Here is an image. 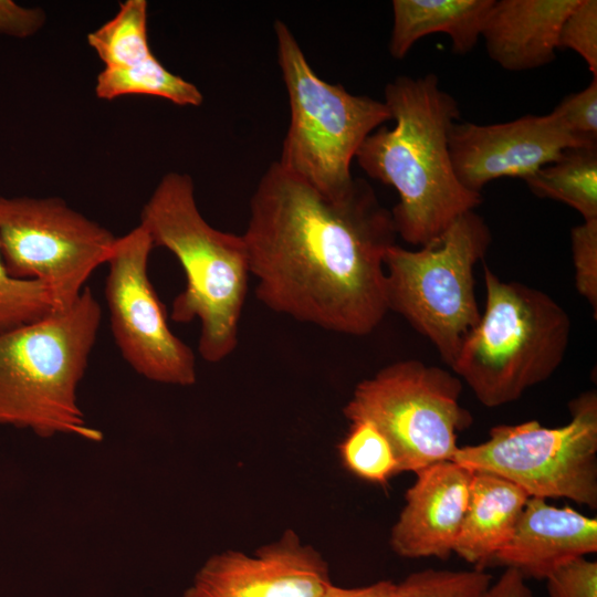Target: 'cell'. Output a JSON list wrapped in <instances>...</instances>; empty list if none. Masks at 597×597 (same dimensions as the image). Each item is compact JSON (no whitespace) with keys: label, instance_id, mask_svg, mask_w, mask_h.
Returning a JSON list of instances; mask_svg holds the SVG:
<instances>
[{"label":"cell","instance_id":"cell-25","mask_svg":"<svg viewBox=\"0 0 597 597\" xmlns=\"http://www.w3.org/2000/svg\"><path fill=\"white\" fill-rule=\"evenodd\" d=\"M558 49L575 51L597 76V1L578 0L566 17L558 36Z\"/></svg>","mask_w":597,"mask_h":597},{"label":"cell","instance_id":"cell-26","mask_svg":"<svg viewBox=\"0 0 597 597\" xmlns=\"http://www.w3.org/2000/svg\"><path fill=\"white\" fill-rule=\"evenodd\" d=\"M572 254L578 293L597 310V219L572 229Z\"/></svg>","mask_w":597,"mask_h":597},{"label":"cell","instance_id":"cell-17","mask_svg":"<svg viewBox=\"0 0 597 597\" xmlns=\"http://www.w3.org/2000/svg\"><path fill=\"white\" fill-rule=\"evenodd\" d=\"M528 495L496 474L473 471L467 511L453 553L476 569L511 540Z\"/></svg>","mask_w":597,"mask_h":597},{"label":"cell","instance_id":"cell-3","mask_svg":"<svg viewBox=\"0 0 597 597\" xmlns=\"http://www.w3.org/2000/svg\"><path fill=\"white\" fill-rule=\"evenodd\" d=\"M139 224L154 248L170 251L184 269L186 285L172 301V321L198 320L200 356L222 362L238 346L251 275L242 234L209 224L198 208L192 178L178 171L160 178L143 206Z\"/></svg>","mask_w":597,"mask_h":597},{"label":"cell","instance_id":"cell-15","mask_svg":"<svg viewBox=\"0 0 597 597\" xmlns=\"http://www.w3.org/2000/svg\"><path fill=\"white\" fill-rule=\"evenodd\" d=\"M596 552V517L531 496L511 540L491 564L515 569L525 579H546L565 563Z\"/></svg>","mask_w":597,"mask_h":597},{"label":"cell","instance_id":"cell-19","mask_svg":"<svg viewBox=\"0 0 597 597\" xmlns=\"http://www.w3.org/2000/svg\"><path fill=\"white\" fill-rule=\"evenodd\" d=\"M542 198L564 202L584 221L597 219V146L567 149L559 159L525 179Z\"/></svg>","mask_w":597,"mask_h":597},{"label":"cell","instance_id":"cell-12","mask_svg":"<svg viewBox=\"0 0 597 597\" xmlns=\"http://www.w3.org/2000/svg\"><path fill=\"white\" fill-rule=\"evenodd\" d=\"M595 146L596 140L572 134L551 114L492 125L454 123L449 134L454 172L475 192L502 177L525 180L567 149Z\"/></svg>","mask_w":597,"mask_h":597},{"label":"cell","instance_id":"cell-9","mask_svg":"<svg viewBox=\"0 0 597 597\" xmlns=\"http://www.w3.org/2000/svg\"><path fill=\"white\" fill-rule=\"evenodd\" d=\"M568 423L548 428L537 420L493 427L478 444L459 447L451 461L496 474L531 498L567 499L597 507V394L569 405Z\"/></svg>","mask_w":597,"mask_h":597},{"label":"cell","instance_id":"cell-10","mask_svg":"<svg viewBox=\"0 0 597 597\" xmlns=\"http://www.w3.org/2000/svg\"><path fill=\"white\" fill-rule=\"evenodd\" d=\"M117 237L59 197L0 195V252L10 275L43 282L55 311L71 306Z\"/></svg>","mask_w":597,"mask_h":597},{"label":"cell","instance_id":"cell-24","mask_svg":"<svg viewBox=\"0 0 597 597\" xmlns=\"http://www.w3.org/2000/svg\"><path fill=\"white\" fill-rule=\"evenodd\" d=\"M492 577L484 569H423L397 584L396 597H489Z\"/></svg>","mask_w":597,"mask_h":597},{"label":"cell","instance_id":"cell-4","mask_svg":"<svg viewBox=\"0 0 597 597\" xmlns=\"http://www.w3.org/2000/svg\"><path fill=\"white\" fill-rule=\"evenodd\" d=\"M101 318V305L85 286L71 306L0 335V425L44 438H103L77 404Z\"/></svg>","mask_w":597,"mask_h":597},{"label":"cell","instance_id":"cell-11","mask_svg":"<svg viewBox=\"0 0 597 597\" xmlns=\"http://www.w3.org/2000/svg\"><path fill=\"white\" fill-rule=\"evenodd\" d=\"M153 241L136 226L115 241L106 261L105 300L115 343L125 362L151 381L192 386V349L169 328L167 314L148 275Z\"/></svg>","mask_w":597,"mask_h":597},{"label":"cell","instance_id":"cell-31","mask_svg":"<svg viewBox=\"0 0 597 597\" xmlns=\"http://www.w3.org/2000/svg\"><path fill=\"white\" fill-rule=\"evenodd\" d=\"M525 578L515 569L505 568L495 583H492L489 597H534Z\"/></svg>","mask_w":597,"mask_h":597},{"label":"cell","instance_id":"cell-18","mask_svg":"<svg viewBox=\"0 0 597 597\" xmlns=\"http://www.w3.org/2000/svg\"><path fill=\"white\" fill-rule=\"evenodd\" d=\"M494 0H394L389 52L404 59L422 36L446 33L457 54L470 52L479 39Z\"/></svg>","mask_w":597,"mask_h":597},{"label":"cell","instance_id":"cell-6","mask_svg":"<svg viewBox=\"0 0 597 597\" xmlns=\"http://www.w3.org/2000/svg\"><path fill=\"white\" fill-rule=\"evenodd\" d=\"M274 32L290 105L277 163L323 195L342 196L354 182L350 164L359 147L390 112L384 102L322 80L283 21L274 22Z\"/></svg>","mask_w":597,"mask_h":597},{"label":"cell","instance_id":"cell-16","mask_svg":"<svg viewBox=\"0 0 597 597\" xmlns=\"http://www.w3.org/2000/svg\"><path fill=\"white\" fill-rule=\"evenodd\" d=\"M578 0H494L481 38L502 69L520 72L551 63L561 28Z\"/></svg>","mask_w":597,"mask_h":597},{"label":"cell","instance_id":"cell-7","mask_svg":"<svg viewBox=\"0 0 597 597\" xmlns=\"http://www.w3.org/2000/svg\"><path fill=\"white\" fill-rule=\"evenodd\" d=\"M491 240L486 222L471 210L421 249L394 244L385 255L388 311L427 337L450 367L481 315L473 270Z\"/></svg>","mask_w":597,"mask_h":597},{"label":"cell","instance_id":"cell-22","mask_svg":"<svg viewBox=\"0 0 597 597\" xmlns=\"http://www.w3.org/2000/svg\"><path fill=\"white\" fill-rule=\"evenodd\" d=\"M338 452L344 468L365 481L386 485L399 473L391 446L370 421H352Z\"/></svg>","mask_w":597,"mask_h":597},{"label":"cell","instance_id":"cell-14","mask_svg":"<svg viewBox=\"0 0 597 597\" xmlns=\"http://www.w3.org/2000/svg\"><path fill=\"white\" fill-rule=\"evenodd\" d=\"M415 474L390 531L391 549L404 558L447 559L467 511L473 471L454 461H442Z\"/></svg>","mask_w":597,"mask_h":597},{"label":"cell","instance_id":"cell-27","mask_svg":"<svg viewBox=\"0 0 597 597\" xmlns=\"http://www.w3.org/2000/svg\"><path fill=\"white\" fill-rule=\"evenodd\" d=\"M551 115L572 134L597 142V76L561 101Z\"/></svg>","mask_w":597,"mask_h":597},{"label":"cell","instance_id":"cell-8","mask_svg":"<svg viewBox=\"0 0 597 597\" xmlns=\"http://www.w3.org/2000/svg\"><path fill=\"white\" fill-rule=\"evenodd\" d=\"M462 381L417 359L395 362L359 381L343 415L374 423L392 448L400 472L451 461L458 432L472 423L460 404Z\"/></svg>","mask_w":597,"mask_h":597},{"label":"cell","instance_id":"cell-13","mask_svg":"<svg viewBox=\"0 0 597 597\" xmlns=\"http://www.w3.org/2000/svg\"><path fill=\"white\" fill-rule=\"evenodd\" d=\"M332 584L321 553L286 530L253 553L211 556L181 597H322Z\"/></svg>","mask_w":597,"mask_h":597},{"label":"cell","instance_id":"cell-5","mask_svg":"<svg viewBox=\"0 0 597 597\" xmlns=\"http://www.w3.org/2000/svg\"><path fill=\"white\" fill-rule=\"evenodd\" d=\"M485 305L452 371L485 407L513 402L547 380L567 353L570 318L547 293L483 266Z\"/></svg>","mask_w":597,"mask_h":597},{"label":"cell","instance_id":"cell-20","mask_svg":"<svg viewBox=\"0 0 597 597\" xmlns=\"http://www.w3.org/2000/svg\"><path fill=\"white\" fill-rule=\"evenodd\" d=\"M95 95L115 100L126 95H148L165 98L179 106H200L203 95L191 82L170 72L154 54L128 67L103 69L96 76Z\"/></svg>","mask_w":597,"mask_h":597},{"label":"cell","instance_id":"cell-1","mask_svg":"<svg viewBox=\"0 0 597 597\" xmlns=\"http://www.w3.org/2000/svg\"><path fill=\"white\" fill-rule=\"evenodd\" d=\"M242 237L269 310L350 336L370 334L387 314L385 255L397 232L366 180L332 198L273 161Z\"/></svg>","mask_w":597,"mask_h":597},{"label":"cell","instance_id":"cell-28","mask_svg":"<svg viewBox=\"0 0 597 597\" xmlns=\"http://www.w3.org/2000/svg\"><path fill=\"white\" fill-rule=\"evenodd\" d=\"M548 597H597V562L574 558L546 577Z\"/></svg>","mask_w":597,"mask_h":597},{"label":"cell","instance_id":"cell-23","mask_svg":"<svg viewBox=\"0 0 597 597\" xmlns=\"http://www.w3.org/2000/svg\"><path fill=\"white\" fill-rule=\"evenodd\" d=\"M49 287L41 281L9 274L0 252V335L54 312Z\"/></svg>","mask_w":597,"mask_h":597},{"label":"cell","instance_id":"cell-2","mask_svg":"<svg viewBox=\"0 0 597 597\" xmlns=\"http://www.w3.org/2000/svg\"><path fill=\"white\" fill-rule=\"evenodd\" d=\"M384 103L395 126L373 132L355 159L370 178L397 191L390 210L397 235L422 247L482 202L480 192L459 181L449 153L459 105L434 74L396 77L385 87Z\"/></svg>","mask_w":597,"mask_h":597},{"label":"cell","instance_id":"cell-30","mask_svg":"<svg viewBox=\"0 0 597 597\" xmlns=\"http://www.w3.org/2000/svg\"><path fill=\"white\" fill-rule=\"evenodd\" d=\"M397 583L391 580H379L374 584L345 588L332 584L322 597H396Z\"/></svg>","mask_w":597,"mask_h":597},{"label":"cell","instance_id":"cell-29","mask_svg":"<svg viewBox=\"0 0 597 597\" xmlns=\"http://www.w3.org/2000/svg\"><path fill=\"white\" fill-rule=\"evenodd\" d=\"M46 21L41 8H29L12 0H0V35L25 39L38 33Z\"/></svg>","mask_w":597,"mask_h":597},{"label":"cell","instance_id":"cell-21","mask_svg":"<svg viewBox=\"0 0 597 597\" xmlns=\"http://www.w3.org/2000/svg\"><path fill=\"white\" fill-rule=\"evenodd\" d=\"M148 3L125 0L116 14L87 36L88 45L104 69H122L139 64L154 55L148 39Z\"/></svg>","mask_w":597,"mask_h":597}]
</instances>
